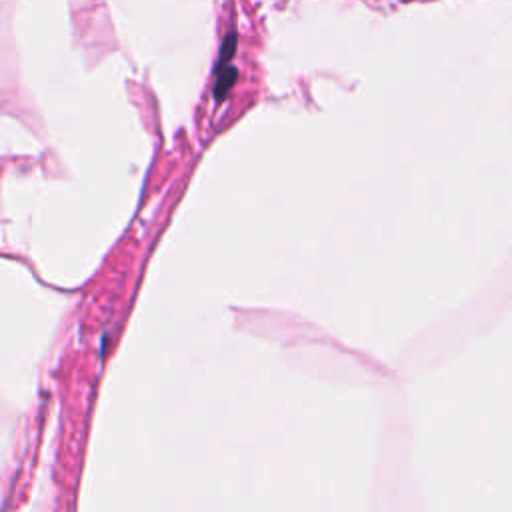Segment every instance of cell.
Returning <instances> with one entry per match:
<instances>
[{"label":"cell","instance_id":"cell-1","mask_svg":"<svg viewBox=\"0 0 512 512\" xmlns=\"http://www.w3.org/2000/svg\"><path fill=\"white\" fill-rule=\"evenodd\" d=\"M218 64H220V66H218V78H216V86H214V96H216V100L220 102L222 98H226V94H228V90L232 88V84H234L238 72H236L234 66H228V60H226V58H220Z\"/></svg>","mask_w":512,"mask_h":512}]
</instances>
